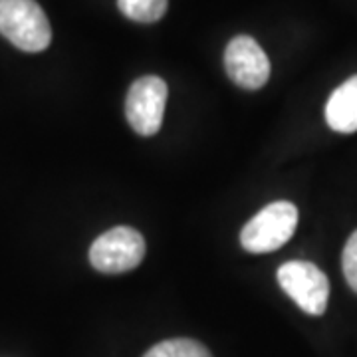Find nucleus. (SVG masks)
<instances>
[{
    "label": "nucleus",
    "instance_id": "obj_1",
    "mask_svg": "<svg viewBox=\"0 0 357 357\" xmlns=\"http://www.w3.org/2000/svg\"><path fill=\"white\" fill-rule=\"evenodd\" d=\"M0 34L22 52H42L52 42L48 16L36 0H0Z\"/></svg>",
    "mask_w": 357,
    "mask_h": 357
},
{
    "label": "nucleus",
    "instance_id": "obj_2",
    "mask_svg": "<svg viewBox=\"0 0 357 357\" xmlns=\"http://www.w3.org/2000/svg\"><path fill=\"white\" fill-rule=\"evenodd\" d=\"M298 227V208L288 201L264 206L244 225L241 244L250 255H266L288 243Z\"/></svg>",
    "mask_w": 357,
    "mask_h": 357
},
{
    "label": "nucleus",
    "instance_id": "obj_3",
    "mask_svg": "<svg viewBox=\"0 0 357 357\" xmlns=\"http://www.w3.org/2000/svg\"><path fill=\"white\" fill-rule=\"evenodd\" d=\"M145 256V241L139 230L115 227L96 238L89 248V262L103 274H123L139 266Z\"/></svg>",
    "mask_w": 357,
    "mask_h": 357
},
{
    "label": "nucleus",
    "instance_id": "obj_4",
    "mask_svg": "<svg viewBox=\"0 0 357 357\" xmlns=\"http://www.w3.org/2000/svg\"><path fill=\"white\" fill-rule=\"evenodd\" d=\"M278 284L310 316H321L328 307L330 280L316 264L306 260L284 262L276 272Z\"/></svg>",
    "mask_w": 357,
    "mask_h": 357
},
{
    "label": "nucleus",
    "instance_id": "obj_5",
    "mask_svg": "<svg viewBox=\"0 0 357 357\" xmlns=\"http://www.w3.org/2000/svg\"><path fill=\"white\" fill-rule=\"evenodd\" d=\"M167 93V84L157 76L139 77L131 84L126 100V117L137 135L151 137L161 129Z\"/></svg>",
    "mask_w": 357,
    "mask_h": 357
},
{
    "label": "nucleus",
    "instance_id": "obj_6",
    "mask_svg": "<svg viewBox=\"0 0 357 357\" xmlns=\"http://www.w3.org/2000/svg\"><path fill=\"white\" fill-rule=\"evenodd\" d=\"M225 70L236 86L260 89L270 77V60L252 36L241 34L230 40L225 50Z\"/></svg>",
    "mask_w": 357,
    "mask_h": 357
},
{
    "label": "nucleus",
    "instance_id": "obj_7",
    "mask_svg": "<svg viewBox=\"0 0 357 357\" xmlns=\"http://www.w3.org/2000/svg\"><path fill=\"white\" fill-rule=\"evenodd\" d=\"M326 121L337 133L357 131V76L345 79L340 88L333 89L326 103Z\"/></svg>",
    "mask_w": 357,
    "mask_h": 357
},
{
    "label": "nucleus",
    "instance_id": "obj_8",
    "mask_svg": "<svg viewBox=\"0 0 357 357\" xmlns=\"http://www.w3.org/2000/svg\"><path fill=\"white\" fill-rule=\"evenodd\" d=\"M169 0H117V8L133 22L151 24L163 18Z\"/></svg>",
    "mask_w": 357,
    "mask_h": 357
},
{
    "label": "nucleus",
    "instance_id": "obj_9",
    "mask_svg": "<svg viewBox=\"0 0 357 357\" xmlns=\"http://www.w3.org/2000/svg\"><path fill=\"white\" fill-rule=\"evenodd\" d=\"M143 357H213L203 344L189 340V337H175L165 340L153 345Z\"/></svg>",
    "mask_w": 357,
    "mask_h": 357
},
{
    "label": "nucleus",
    "instance_id": "obj_10",
    "mask_svg": "<svg viewBox=\"0 0 357 357\" xmlns=\"http://www.w3.org/2000/svg\"><path fill=\"white\" fill-rule=\"evenodd\" d=\"M342 268H344V276L349 284V288L357 294V230L345 243L344 255H342Z\"/></svg>",
    "mask_w": 357,
    "mask_h": 357
}]
</instances>
